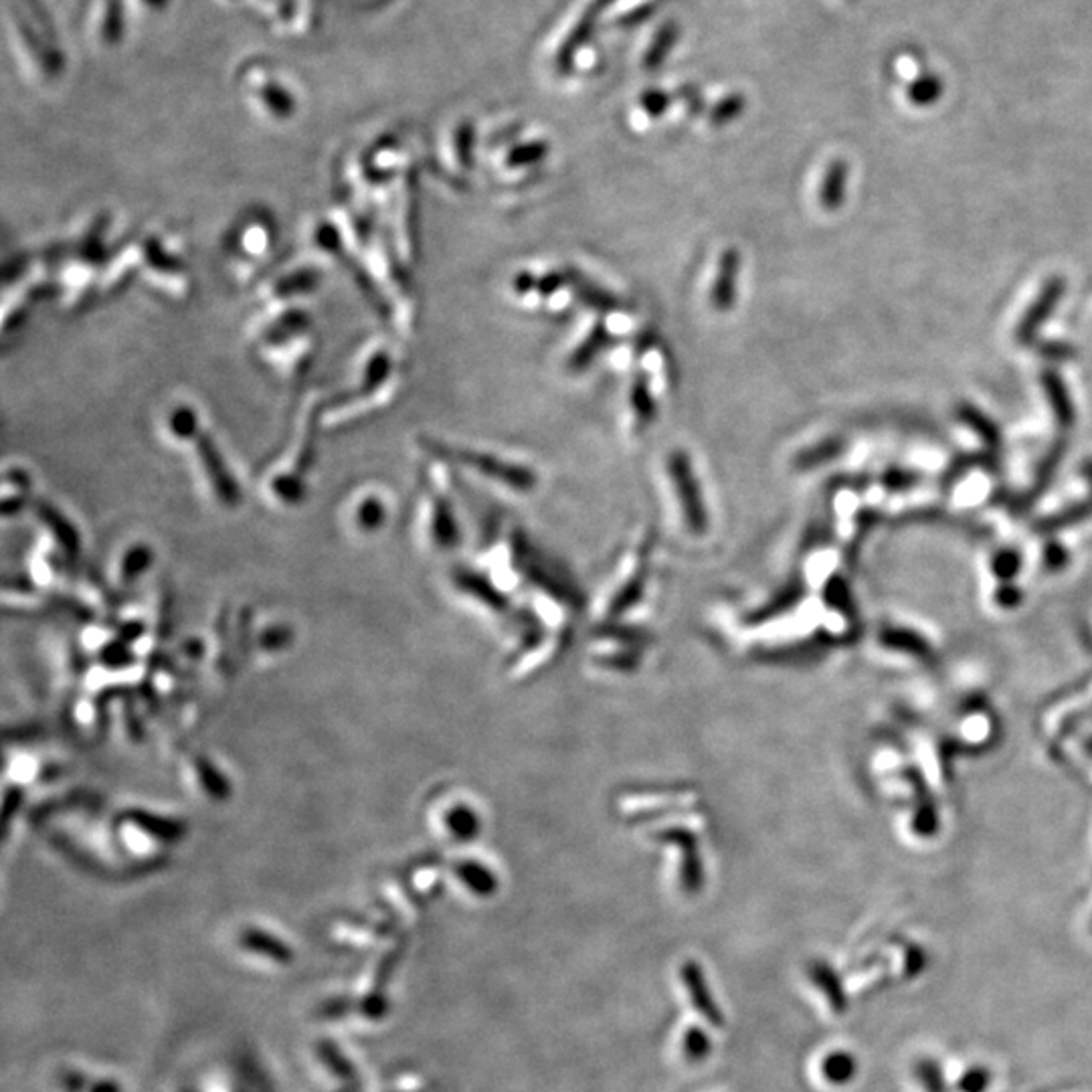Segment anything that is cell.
I'll return each mask as SVG.
<instances>
[{"label":"cell","instance_id":"1","mask_svg":"<svg viewBox=\"0 0 1092 1092\" xmlns=\"http://www.w3.org/2000/svg\"><path fill=\"white\" fill-rule=\"evenodd\" d=\"M668 474H670L676 495L682 504L686 523L694 532H702L706 528V509H704L699 478L692 469L690 455L682 450H674L668 457Z\"/></svg>","mask_w":1092,"mask_h":1092},{"label":"cell","instance_id":"2","mask_svg":"<svg viewBox=\"0 0 1092 1092\" xmlns=\"http://www.w3.org/2000/svg\"><path fill=\"white\" fill-rule=\"evenodd\" d=\"M448 457H455L460 464L474 467L484 476L495 481H502L514 490H530L537 486V474L526 466L510 464L506 460H500L490 453L466 452V450H450Z\"/></svg>","mask_w":1092,"mask_h":1092},{"label":"cell","instance_id":"3","mask_svg":"<svg viewBox=\"0 0 1092 1092\" xmlns=\"http://www.w3.org/2000/svg\"><path fill=\"white\" fill-rule=\"evenodd\" d=\"M741 265H743V258H741L739 249L727 248L720 253L718 265H716V274H714L713 286H711V293H708V300H711V306H713L714 312L727 314L732 307L737 306Z\"/></svg>","mask_w":1092,"mask_h":1092},{"label":"cell","instance_id":"4","mask_svg":"<svg viewBox=\"0 0 1092 1092\" xmlns=\"http://www.w3.org/2000/svg\"><path fill=\"white\" fill-rule=\"evenodd\" d=\"M249 98L260 108L265 116L290 117L296 112V98L293 91L279 79V77H265L260 81H249Z\"/></svg>","mask_w":1092,"mask_h":1092},{"label":"cell","instance_id":"5","mask_svg":"<svg viewBox=\"0 0 1092 1092\" xmlns=\"http://www.w3.org/2000/svg\"><path fill=\"white\" fill-rule=\"evenodd\" d=\"M1064 279L1063 277H1052L1046 281L1044 290L1040 293V298L1035 300L1034 306L1028 310V314L1024 316V321L1018 326V332H1016V338L1021 344H1030L1034 340L1035 332L1038 328L1049 321L1054 312V307L1058 306L1060 298L1064 293Z\"/></svg>","mask_w":1092,"mask_h":1092},{"label":"cell","instance_id":"6","mask_svg":"<svg viewBox=\"0 0 1092 1092\" xmlns=\"http://www.w3.org/2000/svg\"><path fill=\"white\" fill-rule=\"evenodd\" d=\"M682 979H685V988L688 991V995H690V1002L696 1007L700 1016L706 1019V1021L714 1024V1026H723L720 1007L716 1005L713 995H711L706 977L702 974L699 963H686L685 967H682Z\"/></svg>","mask_w":1092,"mask_h":1092},{"label":"cell","instance_id":"7","mask_svg":"<svg viewBox=\"0 0 1092 1092\" xmlns=\"http://www.w3.org/2000/svg\"><path fill=\"white\" fill-rule=\"evenodd\" d=\"M567 274V286L575 293V298L595 312H601V314H610V312H617L622 310L624 304L617 296H613L612 291L603 290L595 286L591 279L581 276L577 269L568 267L565 269Z\"/></svg>","mask_w":1092,"mask_h":1092},{"label":"cell","instance_id":"8","mask_svg":"<svg viewBox=\"0 0 1092 1092\" xmlns=\"http://www.w3.org/2000/svg\"><path fill=\"white\" fill-rule=\"evenodd\" d=\"M807 976L814 981L817 990L824 993V997L830 1004L831 1012L838 1016L844 1014L845 1007H848V995H845L844 983L836 974V969L828 963L814 962L809 963V967H807Z\"/></svg>","mask_w":1092,"mask_h":1092},{"label":"cell","instance_id":"9","mask_svg":"<svg viewBox=\"0 0 1092 1092\" xmlns=\"http://www.w3.org/2000/svg\"><path fill=\"white\" fill-rule=\"evenodd\" d=\"M612 335L605 322H598L591 332L582 338L581 344L570 352L567 368L570 373H582L598 361L599 354L610 347Z\"/></svg>","mask_w":1092,"mask_h":1092},{"label":"cell","instance_id":"10","mask_svg":"<svg viewBox=\"0 0 1092 1092\" xmlns=\"http://www.w3.org/2000/svg\"><path fill=\"white\" fill-rule=\"evenodd\" d=\"M845 185H848V164L844 161L831 162L819 187V204L824 211L833 213L844 204Z\"/></svg>","mask_w":1092,"mask_h":1092},{"label":"cell","instance_id":"11","mask_svg":"<svg viewBox=\"0 0 1092 1092\" xmlns=\"http://www.w3.org/2000/svg\"><path fill=\"white\" fill-rule=\"evenodd\" d=\"M629 407L633 411L636 422L643 425V427L652 425L657 419V403H655L654 393H652V387H650V379L643 373H638L633 377V380H631Z\"/></svg>","mask_w":1092,"mask_h":1092},{"label":"cell","instance_id":"12","mask_svg":"<svg viewBox=\"0 0 1092 1092\" xmlns=\"http://www.w3.org/2000/svg\"><path fill=\"white\" fill-rule=\"evenodd\" d=\"M1042 385H1044V391L1049 394L1050 405L1054 409L1056 423L1063 429H1070L1072 423H1075V409H1072L1070 397H1068V391H1066L1063 380H1060V377L1056 373H1050L1049 371V373L1042 375Z\"/></svg>","mask_w":1092,"mask_h":1092},{"label":"cell","instance_id":"13","mask_svg":"<svg viewBox=\"0 0 1092 1092\" xmlns=\"http://www.w3.org/2000/svg\"><path fill=\"white\" fill-rule=\"evenodd\" d=\"M856 1070H858L856 1058L850 1052H844V1050L830 1052L821 1060V1077H824V1080H828L830 1084H833V1087H844L848 1082H852L854 1077H856Z\"/></svg>","mask_w":1092,"mask_h":1092},{"label":"cell","instance_id":"14","mask_svg":"<svg viewBox=\"0 0 1092 1092\" xmlns=\"http://www.w3.org/2000/svg\"><path fill=\"white\" fill-rule=\"evenodd\" d=\"M844 452V441L842 439H826V441H819L816 445L812 448H805L801 450L795 457H793V466L798 469H814V467L821 466V464H828L830 460H833L836 455Z\"/></svg>","mask_w":1092,"mask_h":1092},{"label":"cell","instance_id":"15","mask_svg":"<svg viewBox=\"0 0 1092 1092\" xmlns=\"http://www.w3.org/2000/svg\"><path fill=\"white\" fill-rule=\"evenodd\" d=\"M913 1072H915L918 1084L922 1087V1091L949 1092L943 1068H941V1064L937 1063L934 1058H920V1060L915 1063Z\"/></svg>","mask_w":1092,"mask_h":1092},{"label":"cell","instance_id":"16","mask_svg":"<svg viewBox=\"0 0 1092 1092\" xmlns=\"http://www.w3.org/2000/svg\"><path fill=\"white\" fill-rule=\"evenodd\" d=\"M711 1054V1040L699 1028H690L685 1035V1056L688 1063H702Z\"/></svg>","mask_w":1092,"mask_h":1092},{"label":"cell","instance_id":"17","mask_svg":"<svg viewBox=\"0 0 1092 1092\" xmlns=\"http://www.w3.org/2000/svg\"><path fill=\"white\" fill-rule=\"evenodd\" d=\"M962 419L963 422L969 423V425L976 429L977 434L988 441V445L995 448V450L1000 448V434H997V429H995V427L991 425L990 419H988V417H983L979 411L971 407H965L962 411Z\"/></svg>","mask_w":1092,"mask_h":1092},{"label":"cell","instance_id":"18","mask_svg":"<svg viewBox=\"0 0 1092 1092\" xmlns=\"http://www.w3.org/2000/svg\"><path fill=\"white\" fill-rule=\"evenodd\" d=\"M547 156V146L540 145V142H535V145H525L520 148H514L506 159V164L510 168H523V166H530V164H537V162L542 161Z\"/></svg>","mask_w":1092,"mask_h":1092},{"label":"cell","instance_id":"19","mask_svg":"<svg viewBox=\"0 0 1092 1092\" xmlns=\"http://www.w3.org/2000/svg\"><path fill=\"white\" fill-rule=\"evenodd\" d=\"M991 1072L986 1066H974L963 1072V1077L957 1082L959 1092H986L990 1089Z\"/></svg>","mask_w":1092,"mask_h":1092},{"label":"cell","instance_id":"20","mask_svg":"<svg viewBox=\"0 0 1092 1092\" xmlns=\"http://www.w3.org/2000/svg\"><path fill=\"white\" fill-rule=\"evenodd\" d=\"M927 967V953L922 946L911 945L906 949V959H904V974L915 977L925 971Z\"/></svg>","mask_w":1092,"mask_h":1092},{"label":"cell","instance_id":"21","mask_svg":"<svg viewBox=\"0 0 1092 1092\" xmlns=\"http://www.w3.org/2000/svg\"><path fill=\"white\" fill-rule=\"evenodd\" d=\"M563 286H567V274L565 272H549V274L539 277L537 291L542 298H549L561 290Z\"/></svg>","mask_w":1092,"mask_h":1092},{"label":"cell","instance_id":"22","mask_svg":"<svg viewBox=\"0 0 1092 1092\" xmlns=\"http://www.w3.org/2000/svg\"><path fill=\"white\" fill-rule=\"evenodd\" d=\"M537 284H539V277L525 269V272H518L516 276L512 277V291L516 296H526V293L537 290Z\"/></svg>","mask_w":1092,"mask_h":1092},{"label":"cell","instance_id":"23","mask_svg":"<svg viewBox=\"0 0 1092 1092\" xmlns=\"http://www.w3.org/2000/svg\"><path fill=\"white\" fill-rule=\"evenodd\" d=\"M130 7L131 11L138 16H150L154 13H161L166 7V0H128L126 2ZM128 9V11H130Z\"/></svg>","mask_w":1092,"mask_h":1092}]
</instances>
